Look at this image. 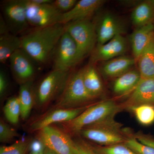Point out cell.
Returning a JSON list of instances; mask_svg holds the SVG:
<instances>
[{
	"mask_svg": "<svg viewBox=\"0 0 154 154\" xmlns=\"http://www.w3.org/2000/svg\"><path fill=\"white\" fill-rule=\"evenodd\" d=\"M141 1H119L122 5L128 7H134V8Z\"/></svg>",
	"mask_w": 154,
	"mask_h": 154,
	"instance_id": "d590c367",
	"label": "cell"
},
{
	"mask_svg": "<svg viewBox=\"0 0 154 154\" xmlns=\"http://www.w3.org/2000/svg\"><path fill=\"white\" fill-rule=\"evenodd\" d=\"M37 140L58 154H76L73 139L59 127H46L36 134Z\"/></svg>",
	"mask_w": 154,
	"mask_h": 154,
	"instance_id": "ba28073f",
	"label": "cell"
},
{
	"mask_svg": "<svg viewBox=\"0 0 154 154\" xmlns=\"http://www.w3.org/2000/svg\"><path fill=\"white\" fill-rule=\"evenodd\" d=\"M134 113L140 124L148 126L154 122V106L142 105L133 107L129 109Z\"/></svg>",
	"mask_w": 154,
	"mask_h": 154,
	"instance_id": "484cf974",
	"label": "cell"
},
{
	"mask_svg": "<svg viewBox=\"0 0 154 154\" xmlns=\"http://www.w3.org/2000/svg\"><path fill=\"white\" fill-rule=\"evenodd\" d=\"M135 137L141 143L149 146L154 149V138L151 136L138 132L134 135Z\"/></svg>",
	"mask_w": 154,
	"mask_h": 154,
	"instance_id": "836d02e7",
	"label": "cell"
},
{
	"mask_svg": "<svg viewBox=\"0 0 154 154\" xmlns=\"http://www.w3.org/2000/svg\"><path fill=\"white\" fill-rule=\"evenodd\" d=\"M128 50V42L123 35H118L104 44H96L91 54L89 63L95 65L124 55Z\"/></svg>",
	"mask_w": 154,
	"mask_h": 154,
	"instance_id": "5bb4252c",
	"label": "cell"
},
{
	"mask_svg": "<svg viewBox=\"0 0 154 154\" xmlns=\"http://www.w3.org/2000/svg\"><path fill=\"white\" fill-rule=\"evenodd\" d=\"M19 136L16 130L9 125L1 119L0 120V141L2 143H9Z\"/></svg>",
	"mask_w": 154,
	"mask_h": 154,
	"instance_id": "f546056e",
	"label": "cell"
},
{
	"mask_svg": "<svg viewBox=\"0 0 154 154\" xmlns=\"http://www.w3.org/2000/svg\"><path fill=\"white\" fill-rule=\"evenodd\" d=\"M65 31V25L60 23L43 28H31L20 36L21 48L39 66H45L51 62L56 46Z\"/></svg>",
	"mask_w": 154,
	"mask_h": 154,
	"instance_id": "6da1fadb",
	"label": "cell"
},
{
	"mask_svg": "<svg viewBox=\"0 0 154 154\" xmlns=\"http://www.w3.org/2000/svg\"><path fill=\"white\" fill-rule=\"evenodd\" d=\"M105 0H80L71 11L62 15L60 24L66 25L70 22L91 19L103 5Z\"/></svg>",
	"mask_w": 154,
	"mask_h": 154,
	"instance_id": "2e32d148",
	"label": "cell"
},
{
	"mask_svg": "<svg viewBox=\"0 0 154 154\" xmlns=\"http://www.w3.org/2000/svg\"><path fill=\"white\" fill-rule=\"evenodd\" d=\"M5 117L11 124H17L21 117V107L18 96H13L8 99L4 107Z\"/></svg>",
	"mask_w": 154,
	"mask_h": 154,
	"instance_id": "d4e9b609",
	"label": "cell"
},
{
	"mask_svg": "<svg viewBox=\"0 0 154 154\" xmlns=\"http://www.w3.org/2000/svg\"><path fill=\"white\" fill-rule=\"evenodd\" d=\"M94 100L85 88L82 69L71 73L63 92L52 108L76 109L92 105L89 104Z\"/></svg>",
	"mask_w": 154,
	"mask_h": 154,
	"instance_id": "5b68a950",
	"label": "cell"
},
{
	"mask_svg": "<svg viewBox=\"0 0 154 154\" xmlns=\"http://www.w3.org/2000/svg\"><path fill=\"white\" fill-rule=\"evenodd\" d=\"M78 2L77 0H56L52 2L56 8L63 14L71 11Z\"/></svg>",
	"mask_w": 154,
	"mask_h": 154,
	"instance_id": "1f68e13d",
	"label": "cell"
},
{
	"mask_svg": "<svg viewBox=\"0 0 154 154\" xmlns=\"http://www.w3.org/2000/svg\"><path fill=\"white\" fill-rule=\"evenodd\" d=\"M122 127V125L113 116L86 127L78 135L100 146L123 143L129 131L123 130Z\"/></svg>",
	"mask_w": 154,
	"mask_h": 154,
	"instance_id": "277c9868",
	"label": "cell"
},
{
	"mask_svg": "<svg viewBox=\"0 0 154 154\" xmlns=\"http://www.w3.org/2000/svg\"><path fill=\"white\" fill-rule=\"evenodd\" d=\"M142 105L154 106V79L141 78L128 99L120 105L122 109H130Z\"/></svg>",
	"mask_w": 154,
	"mask_h": 154,
	"instance_id": "9a60e30c",
	"label": "cell"
},
{
	"mask_svg": "<svg viewBox=\"0 0 154 154\" xmlns=\"http://www.w3.org/2000/svg\"><path fill=\"white\" fill-rule=\"evenodd\" d=\"M91 105L76 109L52 108L33 119L28 125L27 129L30 132H37L46 127L70 121L79 115Z\"/></svg>",
	"mask_w": 154,
	"mask_h": 154,
	"instance_id": "4fadbf2b",
	"label": "cell"
},
{
	"mask_svg": "<svg viewBox=\"0 0 154 154\" xmlns=\"http://www.w3.org/2000/svg\"><path fill=\"white\" fill-rule=\"evenodd\" d=\"M83 60L74 40L65 31L53 54V69L70 71Z\"/></svg>",
	"mask_w": 154,
	"mask_h": 154,
	"instance_id": "52a82bcc",
	"label": "cell"
},
{
	"mask_svg": "<svg viewBox=\"0 0 154 154\" xmlns=\"http://www.w3.org/2000/svg\"><path fill=\"white\" fill-rule=\"evenodd\" d=\"M97 36V44H104L118 35L127 32L125 22L118 16L110 12L100 14L93 22Z\"/></svg>",
	"mask_w": 154,
	"mask_h": 154,
	"instance_id": "7c38bea8",
	"label": "cell"
},
{
	"mask_svg": "<svg viewBox=\"0 0 154 154\" xmlns=\"http://www.w3.org/2000/svg\"><path fill=\"white\" fill-rule=\"evenodd\" d=\"M21 48L20 36L11 33L0 36V62L6 64L11 56L18 49Z\"/></svg>",
	"mask_w": 154,
	"mask_h": 154,
	"instance_id": "cb8c5ba5",
	"label": "cell"
},
{
	"mask_svg": "<svg viewBox=\"0 0 154 154\" xmlns=\"http://www.w3.org/2000/svg\"><path fill=\"white\" fill-rule=\"evenodd\" d=\"M9 60L11 72L19 85L34 81L40 66L24 50L18 49Z\"/></svg>",
	"mask_w": 154,
	"mask_h": 154,
	"instance_id": "8fae6325",
	"label": "cell"
},
{
	"mask_svg": "<svg viewBox=\"0 0 154 154\" xmlns=\"http://www.w3.org/2000/svg\"><path fill=\"white\" fill-rule=\"evenodd\" d=\"M154 36V24L137 28L131 35L130 40L133 57L136 62Z\"/></svg>",
	"mask_w": 154,
	"mask_h": 154,
	"instance_id": "ac0fdd59",
	"label": "cell"
},
{
	"mask_svg": "<svg viewBox=\"0 0 154 154\" xmlns=\"http://www.w3.org/2000/svg\"><path fill=\"white\" fill-rule=\"evenodd\" d=\"M122 110L121 105L112 100L95 103L87 108L76 118L70 121L59 123V127L71 137L77 135L86 127L110 117Z\"/></svg>",
	"mask_w": 154,
	"mask_h": 154,
	"instance_id": "7a4b0ae2",
	"label": "cell"
},
{
	"mask_svg": "<svg viewBox=\"0 0 154 154\" xmlns=\"http://www.w3.org/2000/svg\"><path fill=\"white\" fill-rule=\"evenodd\" d=\"M9 80L5 71L1 69L0 70V97L3 99L8 93Z\"/></svg>",
	"mask_w": 154,
	"mask_h": 154,
	"instance_id": "d6a6232c",
	"label": "cell"
},
{
	"mask_svg": "<svg viewBox=\"0 0 154 154\" xmlns=\"http://www.w3.org/2000/svg\"><path fill=\"white\" fill-rule=\"evenodd\" d=\"M137 62L141 78L154 79V36Z\"/></svg>",
	"mask_w": 154,
	"mask_h": 154,
	"instance_id": "7402d4cb",
	"label": "cell"
},
{
	"mask_svg": "<svg viewBox=\"0 0 154 154\" xmlns=\"http://www.w3.org/2000/svg\"><path fill=\"white\" fill-rule=\"evenodd\" d=\"M44 154H58L50 149L45 146Z\"/></svg>",
	"mask_w": 154,
	"mask_h": 154,
	"instance_id": "8d00e7d4",
	"label": "cell"
},
{
	"mask_svg": "<svg viewBox=\"0 0 154 154\" xmlns=\"http://www.w3.org/2000/svg\"><path fill=\"white\" fill-rule=\"evenodd\" d=\"M141 79L138 70L131 69L116 78L113 85L114 94L123 95L133 91L137 86Z\"/></svg>",
	"mask_w": 154,
	"mask_h": 154,
	"instance_id": "603a6c76",
	"label": "cell"
},
{
	"mask_svg": "<svg viewBox=\"0 0 154 154\" xmlns=\"http://www.w3.org/2000/svg\"><path fill=\"white\" fill-rule=\"evenodd\" d=\"M45 146L43 148L38 151H31L29 154H44Z\"/></svg>",
	"mask_w": 154,
	"mask_h": 154,
	"instance_id": "74e56055",
	"label": "cell"
},
{
	"mask_svg": "<svg viewBox=\"0 0 154 154\" xmlns=\"http://www.w3.org/2000/svg\"><path fill=\"white\" fill-rule=\"evenodd\" d=\"M11 33L8 26L1 14L0 16V36Z\"/></svg>",
	"mask_w": 154,
	"mask_h": 154,
	"instance_id": "e575fe53",
	"label": "cell"
},
{
	"mask_svg": "<svg viewBox=\"0 0 154 154\" xmlns=\"http://www.w3.org/2000/svg\"><path fill=\"white\" fill-rule=\"evenodd\" d=\"M20 107L21 118L23 120L28 119L31 110L35 107V99L33 82L20 85L18 95Z\"/></svg>",
	"mask_w": 154,
	"mask_h": 154,
	"instance_id": "44dd1931",
	"label": "cell"
},
{
	"mask_svg": "<svg viewBox=\"0 0 154 154\" xmlns=\"http://www.w3.org/2000/svg\"><path fill=\"white\" fill-rule=\"evenodd\" d=\"M25 1L26 17L30 28H43L60 24L63 13L52 2L37 4L30 0Z\"/></svg>",
	"mask_w": 154,
	"mask_h": 154,
	"instance_id": "30bf717a",
	"label": "cell"
},
{
	"mask_svg": "<svg viewBox=\"0 0 154 154\" xmlns=\"http://www.w3.org/2000/svg\"><path fill=\"white\" fill-rule=\"evenodd\" d=\"M131 20L136 28L154 24V0L141 1L131 12Z\"/></svg>",
	"mask_w": 154,
	"mask_h": 154,
	"instance_id": "ffe728a7",
	"label": "cell"
},
{
	"mask_svg": "<svg viewBox=\"0 0 154 154\" xmlns=\"http://www.w3.org/2000/svg\"><path fill=\"white\" fill-rule=\"evenodd\" d=\"M89 143L96 154H136L124 143L106 146Z\"/></svg>",
	"mask_w": 154,
	"mask_h": 154,
	"instance_id": "4316f807",
	"label": "cell"
},
{
	"mask_svg": "<svg viewBox=\"0 0 154 154\" xmlns=\"http://www.w3.org/2000/svg\"><path fill=\"white\" fill-rule=\"evenodd\" d=\"M128 131V134L125 145L136 154H154V149L149 146L140 143L136 138L134 135L131 134Z\"/></svg>",
	"mask_w": 154,
	"mask_h": 154,
	"instance_id": "f1b7e54d",
	"label": "cell"
},
{
	"mask_svg": "<svg viewBox=\"0 0 154 154\" xmlns=\"http://www.w3.org/2000/svg\"><path fill=\"white\" fill-rule=\"evenodd\" d=\"M2 16L12 34L19 36L30 28L26 14L25 0H7L1 4Z\"/></svg>",
	"mask_w": 154,
	"mask_h": 154,
	"instance_id": "9c48e42d",
	"label": "cell"
},
{
	"mask_svg": "<svg viewBox=\"0 0 154 154\" xmlns=\"http://www.w3.org/2000/svg\"><path fill=\"white\" fill-rule=\"evenodd\" d=\"M64 25L65 31L74 40L83 59L91 55L97 44L95 26L91 19L77 20Z\"/></svg>",
	"mask_w": 154,
	"mask_h": 154,
	"instance_id": "8992f818",
	"label": "cell"
},
{
	"mask_svg": "<svg viewBox=\"0 0 154 154\" xmlns=\"http://www.w3.org/2000/svg\"><path fill=\"white\" fill-rule=\"evenodd\" d=\"M83 82L88 94L95 100L104 92L101 77L95 65L89 63L82 69Z\"/></svg>",
	"mask_w": 154,
	"mask_h": 154,
	"instance_id": "d6986e66",
	"label": "cell"
},
{
	"mask_svg": "<svg viewBox=\"0 0 154 154\" xmlns=\"http://www.w3.org/2000/svg\"><path fill=\"white\" fill-rule=\"evenodd\" d=\"M70 71L53 69L34 85L35 108L43 111L56 101L65 88Z\"/></svg>",
	"mask_w": 154,
	"mask_h": 154,
	"instance_id": "3957f363",
	"label": "cell"
},
{
	"mask_svg": "<svg viewBox=\"0 0 154 154\" xmlns=\"http://www.w3.org/2000/svg\"><path fill=\"white\" fill-rule=\"evenodd\" d=\"M136 62L133 57L121 56L103 62L99 67V71L104 77L117 78L131 70Z\"/></svg>",
	"mask_w": 154,
	"mask_h": 154,
	"instance_id": "e0dca14e",
	"label": "cell"
},
{
	"mask_svg": "<svg viewBox=\"0 0 154 154\" xmlns=\"http://www.w3.org/2000/svg\"><path fill=\"white\" fill-rule=\"evenodd\" d=\"M32 140L31 139L21 140L11 145L1 146L0 154H25L31 147Z\"/></svg>",
	"mask_w": 154,
	"mask_h": 154,
	"instance_id": "83f0119b",
	"label": "cell"
},
{
	"mask_svg": "<svg viewBox=\"0 0 154 154\" xmlns=\"http://www.w3.org/2000/svg\"><path fill=\"white\" fill-rule=\"evenodd\" d=\"M74 142L76 154H96L93 150L90 144L83 138L73 139Z\"/></svg>",
	"mask_w": 154,
	"mask_h": 154,
	"instance_id": "4dcf8cb0",
	"label": "cell"
}]
</instances>
